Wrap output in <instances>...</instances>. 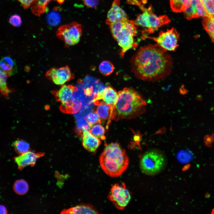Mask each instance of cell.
Wrapping results in <instances>:
<instances>
[{"instance_id": "33", "label": "cell", "mask_w": 214, "mask_h": 214, "mask_svg": "<svg viewBox=\"0 0 214 214\" xmlns=\"http://www.w3.org/2000/svg\"><path fill=\"white\" fill-rule=\"evenodd\" d=\"M84 4L87 7H95L98 4L99 0H82Z\"/></svg>"}, {"instance_id": "8", "label": "cell", "mask_w": 214, "mask_h": 214, "mask_svg": "<svg viewBox=\"0 0 214 214\" xmlns=\"http://www.w3.org/2000/svg\"><path fill=\"white\" fill-rule=\"evenodd\" d=\"M82 32L81 24L73 22L60 26L57 30L56 35L66 46L75 45L80 40Z\"/></svg>"}, {"instance_id": "9", "label": "cell", "mask_w": 214, "mask_h": 214, "mask_svg": "<svg viewBox=\"0 0 214 214\" xmlns=\"http://www.w3.org/2000/svg\"><path fill=\"white\" fill-rule=\"evenodd\" d=\"M107 197L117 209L122 210L130 202L131 195L125 183L123 182L112 185Z\"/></svg>"}, {"instance_id": "22", "label": "cell", "mask_w": 214, "mask_h": 214, "mask_svg": "<svg viewBox=\"0 0 214 214\" xmlns=\"http://www.w3.org/2000/svg\"><path fill=\"white\" fill-rule=\"evenodd\" d=\"M202 23L205 30L214 43V16L204 18Z\"/></svg>"}, {"instance_id": "25", "label": "cell", "mask_w": 214, "mask_h": 214, "mask_svg": "<svg viewBox=\"0 0 214 214\" xmlns=\"http://www.w3.org/2000/svg\"><path fill=\"white\" fill-rule=\"evenodd\" d=\"M13 146L16 152L21 155L29 151L30 148L29 144L22 140H18L13 143Z\"/></svg>"}, {"instance_id": "2", "label": "cell", "mask_w": 214, "mask_h": 214, "mask_svg": "<svg viewBox=\"0 0 214 214\" xmlns=\"http://www.w3.org/2000/svg\"><path fill=\"white\" fill-rule=\"evenodd\" d=\"M146 105L145 100L137 91L131 88H125L118 92L112 119L117 121L135 118L145 111Z\"/></svg>"}, {"instance_id": "28", "label": "cell", "mask_w": 214, "mask_h": 214, "mask_svg": "<svg viewBox=\"0 0 214 214\" xmlns=\"http://www.w3.org/2000/svg\"><path fill=\"white\" fill-rule=\"evenodd\" d=\"M91 127L93 125L99 123H101V120L97 113L96 112H92L84 118Z\"/></svg>"}, {"instance_id": "12", "label": "cell", "mask_w": 214, "mask_h": 214, "mask_svg": "<svg viewBox=\"0 0 214 214\" xmlns=\"http://www.w3.org/2000/svg\"><path fill=\"white\" fill-rule=\"evenodd\" d=\"M183 12L185 17L188 20L208 16L201 0H190Z\"/></svg>"}, {"instance_id": "18", "label": "cell", "mask_w": 214, "mask_h": 214, "mask_svg": "<svg viewBox=\"0 0 214 214\" xmlns=\"http://www.w3.org/2000/svg\"><path fill=\"white\" fill-rule=\"evenodd\" d=\"M0 68L8 77L11 76L17 72V66L14 60L10 56L3 58L0 61Z\"/></svg>"}, {"instance_id": "1", "label": "cell", "mask_w": 214, "mask_h": 214, "mask_svg": "<svg viewBox=\"0 0 214 214\" xmlns=\"http://www.w3.org/2000/svg\"><path fill=\"white\" fill-rule=\"evenodd\" d=\"M157 44L140 48L133 60L136 73L140 79L155 81L162 79L171 71V57Z\"/></svg>"}, {"instance_id": "17", "label": "cell", "mask_w": 214, "mask_h": 214, "mask_svg": "<svg viewBox=\"0 0 214 214\" xmlns=\"http://www.w3.org/2000/svg\"><path fill=\"white\" fill-rule=\"evenodd\" d=\"M62 214H98L97 210L90 204H82L63 210Z\"/></svg>"}, {"instance_id": "26", "label": "cell", "mask_w": 214, "mask_h": 214, "mask_svg": "<svg viewBox=\"0 0 214 214\" xmlns=\"http://www.w3.org/2000/svg\"><path fill=\"white\" fill-rule=\"evenodd\" d=\"M89 131L93 136L99 139L103 140L106 138L105 136V128L100 124H98L93 125L91 127Z\"/></svg>"}, {"instance_id": "20", "label": "cell", "mask_w": 214, "mask_h": 214, "mask_svg": "<svg viewBox=\"0 0 214 214\" xmlns=\"http://www.w3.org/2000/svg\"><path fill=\"white\" fill-rule=\"evenodd\" d=\"M51 0H34L31 6L32 12L35 15L40 16L45 12L47 5Z\"/></svg>"}, {"instance_id": "30", "label": "cell", "mask_w": 214, "mask_h": 214, "mask_svg": "<svg viewBox=\"0 0 214 214\" xmlns=\"http://www.w3.org/2000/svg\"><path fill=\"white\" fill-rule=\"evenodd\" d=\"M208 16H214V0H201Z\"/></svg>"}, {"instance_id": "34", "label": "cell", "mask_w": 214, "mask_h": 214, "mask_svg": "<svg viewBox=\"0 0 214 214\" xmlns=\"http://www.w3.org/2000/svg\"><path fill=\"white\" fill-rule=\"evenodd\" d=\"M23 7L27 9L32 5L34 0H18Z\"/></svg>"}, {"instance_id": "6", "label": "cell", "mask_w": 214, "mask_h": 214, "mask_svg": "<svg viewBox=\"0 0 214 214\" xmlns=\"http://www.w3.org/2000/svg\"><path fill=\"white\" fill-rule=\"evenodd\" d=\"M166 160L164 155L157 150L145 152L141 157L140 166L142 172L149 175H153L161 172L166 166Z\"/></svg>"}, {"instance_id": "21", "label": "cell", "mask_w": 214, "mask_h": 214, "mask_svg": "<svg viewBox=\"0 0 214 214\" xmlns=\"http://www.w3.org/2000/svg\"><path fill=\"white\" fill-rule=\"evenodd\" d=\"M8 76L0 68V92L5 97H8L11 91L7 85Z\"/></svg>"}, {"instance_id": "4", "label": "cell", "mask_w": 214, "mask_h": 214, "mask_svg": "<svg viewBox=\"0 0 214 214\" xmlns=\"http://www.w3.org/2000/svg\"><path fill=\"white\" fill-rule=\"evenodd\" d=\"M112 35L122 48L121 56L136 45L134 37L137 34L136 25L128 19L109 24Z\"/></svg>"}, {"instance_id": "29", "label": "cell", "mask_w": 214, "mask_h": 214, "mask_svg": "<svg viewBox=\"0 0 214 214\" xmlns=\"http://www.w3.org/2000/svg\"><path fill=\"white\" fill-rule=\"evenodd\" d=\"M61 18L57 12L52 11L47 16V21L48 23L52 26H55L58 24L60 21Z\"/></svg>"}, {"instance_id": "19", "label": "cell", "mask_w": 214, "mask_h": 214, "mask_svg": "<svg viewBox=\"0 0 214 214\" xmlns=\"http://www.w3.org/2000/svg\"><path fill=\"white\" fill-rule=\"evenodd\" d=\"M118 99V93L112 87L108 86L103 90L102 100L103 101L114 108Z\"/></svg>"}, {"instance_id": "23", "label": "cell", "mask_w": 214, "mask_h": 214, "mask_svg": "<svg viewBox=\"0 0 214 214\" xmlns=\"http://www.w3.org/2000/svg\"><path fill=\"white\" fill-rule=\"evenodd\" d=\"M190 1V0H170L171 9L175 12H183Z\"/></svg>"}, {"instance_id": "5", "label": "cell", "mask_w": 214, "mask_h": 214, "mask_svg": "<svg viewBox=\"0 0 214 214\" xmlns=\"http://www.w3.org/2000/svg\"><path fill=\"white\" fill-rule=\"evenodd\" d=\"M78 88L71 85H64L60 88L53 91L52 93L56 100L60 103L59 109L61 111L68 114H75L80 109L78 101L73 97Z\"/></svg>"}, {"instance_id": "36", "label": "cell", "mask_w": 214, "mask_h": 214, "mask_svg": "<svg viewBox=\"0 0 214 214\" xmlns=\"http://www.w3.org/2000/svg\"><path fill=\"white\" fill-rule=\"evenodd\" d=\"M65 0H56L60 4L62 3Z\"/></svg>"}, {"instance_id": "32", "label": "cell", "mask_w": 214, "mask_h": 214, "mask_svg": "<svg viewBox=\"0 0 214 214\" xmlns=\"http://www.w3.org/2000/svg\"><path fill=\"white\" fill-rule=\"evenodd\" d=\"M128 4L138 6L142 11L145 7L144 5L146 2V0H127Z\"/></svg>"}, {"instance_id": "3", "label": "cell", "mask_w": 214, "mask_h": 214, "mask_svg": "<svg viewBox=\"0 0 214 214\" xmlns=\"http://www.w3.org/2000/svg\"><path fill=\"white\" fill-rule=\"evenodd\" d=\"M99 161L103 171L112 177L120 176L127 169L129 162L125 150L117 143L105 146L100 155Z\"/></svg>"}, {"instance_id": "10", "label": "cell", "mask_w": 214, "mask_h": 214, "mask_svg": "<svg viewBox=\"0 0 214 214\" xmlns=\"http://www.w3.org/2000/svg\"><path fill=\"white\" fill-rule=\"evenodd\" d=\"M180 34L174 28L168 29L165 32L161 31L156 37H146L151 39L158 45L166 51H174L178 46Z\"/></svg>"}, {"instance_id": "14", "label": "cell", "mask_w": 214, "mask_h": 214, "mask_svg": "<svg viewBox=\"0 0 214 214\" xmlns=\"http://www.w3.org/2000/svg\"><path fill=\"white\" fill-rule=\"evenodd\" d=\"M119 5V0H115L113 2L107 13L106 21L107 24L109 25L112 23L128 19L126 13Z\"/></svg>"}, {"instance_id": "11", "label": "cell", "mask_w": 214, "mask_h": 214, "mask_svg": "<svg viewBox=\"0 0 214 214\" xmlns=\"http://www.w3.org/2000/svg\"><path fill=\"white\" fill-rule=\"evenodd\" d=\"M45 76L58 85H62L74 78V75L67 65L60 67H52L46 72Z\"/></svg>"}, {"instance_id": "13", "label": "cell", "mask_w": 214, "mask_h": 214, "mask_svg": "<svg viewBox=\"0 0 214 214\" xmlns=\"http://www.w3.org/2000/svg\"><path fill=\"white\" fill-rule=\"evenodd\" d=\"M44 155L42 152L36 153L28 151L14 158L18 169L21 170L25 167L29 166H33L37 160Z\"/></svg>"}, {"instance_id": "7", "label": "cell", "mask_w": 214, "mask_h": 214, "mask_svg": "<svg viewBox=\"0 0 214 214\" xmlns=\"http://www.w3.org/2000/svg\"><path fill=\"white\" fill-rule=\"evenodd\" d=\"M143 13L139 14L133 21L136 26L146 28L150 33H152L161 26L167 24L170 22L169 18L164 15L157 16L154 14L152 7L144 8Z\"/></svg>"}, {"instance_id": "35", "label": "cell", "mask_w": 214, "mask_h": 214, "mask_svg": "<svg viewBox=\"0 0 214 214\" xmlns=\"http://www.w3.org/2000/svg\"><path fill=\"white\" fill-rule=\"evenodd\" d=\"M7 213V211L6 207L3 205H0V214H4Z\"/></svg>"}, {"instance_id": "15", "label": "cell", "mask_w": 214, "mask_h": 214, "mask_svg": "<svg viewBox=\"0 0 214 214\" xmlns=\"http://www.w3.org/2000/svg\"><path fill=\"white\" fill-rule=\"evenodd\" d=\"M97 106L96 112L99 115L102 121H107L106 126V130L112 119V116L114 108L105 103L104 101H99L94 103Z\"/></svg>"}, {"instance_id": "27", "label": "cell", "mask_w": 214, "mask_h": 214, "mask_svg": "<svg viewBox=\"0 0 214 214\" xmlns=\"http://www.w3.org/2000/svg\"><path fill=\"white\" fill-rule=\"evenodd\" d=\"M99 69L101 73L105 76H107L113 72L114 67L111 62L108 61H105L100 63Z\"/></svg>"}, {"instance_id": "24", "label": "cell", "mask_w": 214, "mask_h": 214, "mask_svg": "<svg viewBox=\"0 0 214 214\" xmlns=\"http://www.w3.org/2000/svg\"><path fill=\"white\" fill-rule=\"evenodd\" d=\"M15 192L18 194L23 195L26 193L29 189L27 182L23 180H19L16 181L13 186Z\"/></svg>"}, {"instance_id": "16", "label": "cell", "mask_w": 214, "mask_h": 214, "mask_svg": "<svg viewBox=\"0 0 214 214\" xmlns=\"http://www.w3.org/2000/svg\"><path fill=\"white\" fill-rule=\"evenodd\" d=\"M81 136L82 144L84 147L90 152H95L100 144V140L87 130L82 131Z\"/></svg>"}, {"instance_id": "31", "label": "cell", "mask_w": 214, "mask_h": 214, "mask_svg": "<svg viewBox=\"0 0 214 214\" xmlns=\"http://www.w3.org/2000/svg\"><path fill=\"white\" fill-rule=\"evenodd\" d=\"M10 24L15 27H19L22 23V20L20 17L17 14L13 15L10 17L9 19Z\"/></svg>"}]
</instances>
